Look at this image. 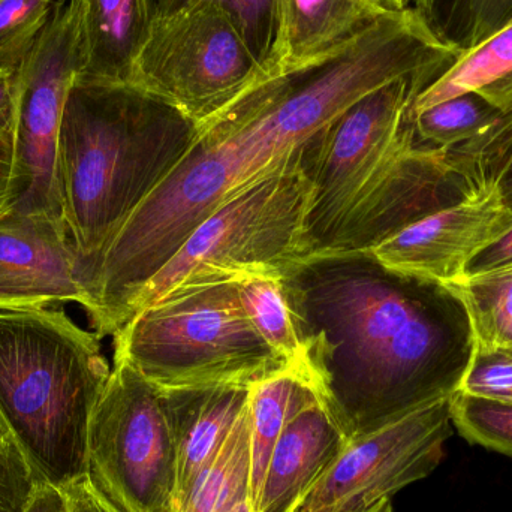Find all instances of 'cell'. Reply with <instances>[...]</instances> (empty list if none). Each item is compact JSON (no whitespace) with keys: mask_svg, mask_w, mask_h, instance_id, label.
I'll list each match as a JSON object with an SVG mask.
<instances>
[{"mask_svg":"<svg viewBox=\"0 0 512 512\" xmlns=\"http://www.w3.org/2000/svg\"><path fill=\"white\" fill-rule=\"evenodd\" d=\"M280 280L301 376L348 441L459 391L474 331L447 286L390 270L369 251L309 255Z\"/></svg>","mask_w":512,"mask_h":512,"instance_id":"obj_1","label":"cell"},{"mask_svg":"<svg viewBox=\"0 0 512 512\" xmlns=\"http://www.w3.org/2000/svg\"><path fill=\"white\" fill-rule=\"evenodd\" d=\"M387 80L381 54L355 39L312 65L256 81L200 125L179 167L123 225L96 267V318L108 327L125 322L138 292L224 201L285 167Z\"/></svg>","mask_w":512,"mask_h":512,"instance_id":"obj_2","label":"cell"},{"mask_svg":"<svg viewBox=\"0 0 512 512\" xmlns=\"http://www.w3.org/2000/svg\"><path fill=\"white\" fill-rule=\"evenodd\" d=\"M198 134L195 120L135 84L75 78L60 123L57 176L86 291L108 246Z\"/></svg>","mask_w":512,"mask_h":512,"instance_id":"obj_3","label":"cell"},{"mask_svg":"<svg viewBox=\"0 0 512 512\" xmlns=\"http://www.w3.org/2000/svg\"><path fill=\"white\" fill-rule=\"evenodd\" d=\"M101 337L63 309L0 310V430L39 484L87 475L90 418L110 378Z\"/></svg>","mask_w":512,"mask_h":512,"instance_id":"obj_4","label":"cell"},{"mask_svg":"<svg viewBox=\"0 0 512 512\" xmlns=\"http://www.w3.org/2000/svg\"><path fill=\"white\" fill-rule=\"evenodd\" d=\"M237 273L188 277L114 334V358L159 390L252 387L294 370L252 325Z\"/></svg>","mask_w":512,"mask_h":512,"instance_id":"obj_5","label":"cell"},{"mask_svg":"<svg viewBox=\"0 0 512 512\" xmlns=\"http://www.w3.org/2000/svg\"><path fill=\"white\" fill-rule=\"evenodd\" d=\"M300 153L301 149L285 167L224 201L138 292L126 322L195 274L224 271L280 276L307 258L313 188L301 171Z\"/></svg>","mask_w":512,"mask_h":512,"instance_id":"obj_6","label":"cell"},{"mask_svg":"<svg viewBox=\"0 0 512 512\" xmlns=\"http://www.w3.org/2000/svg\"><path fill=\"white\" fill-rule=\"evenodd\" d=\"M447 69L415 72L372 90L301 147V171L313 188L307 216L310 255L324 251L364 192L417 143L415 98Z\"/></svg>","mask_w":512,"mask_h":512,"instance_id":"obj_7","label":"cell"},{"mask_svg":"<svg viewBox=\"0 0 512 512\" xmlns=\"http://www.w3.org/2000/svg\"><path fill=\"white\" fill-rule=\"evenodd\" d=\"M87 478L120 512H177L179 450L164 393L114 358L87 436Z\"/></svg>","mask_w":512,"mask_h":512,"instance_id":"obj_8","label":"cell"},{"mask_svg":"<svg viewBox=\"0 0 512 512\" xmlns=\"http://www.w3.org/2000/svg\"><path fill=\"white\" fill-rule=\"evenodd\" d=\"M262 68L231 15L200 0L153 17L131 81L203 125L243 90Z\"/></svg>","mask_w":512,"mask_h":512,"instance_id":"obj_9","label":"cell"},{"mask_svg":"<svg viewBox=\"0 0 512 512\" xmlns=\"http://www.w3.org/2000/svg\"><path fill=\"white\" fill-rule=\"evenodd\" d=\"M80 68L77 8L74 0H56L47 27L18 72L14 171L6 203L63 215L57 144L66 98Z\"/></svg>","mask_w":512,"mask_h":512,"instance_id":"obj_10","label":"cell"},{"mask_svg":"<svg viewBox=\"0 0 512 512\" xmlns=\"http://www.w3.org/2000/svg\"><path fill=\"white\" fill-rule=\"evenodd\" d=\"M453 436L450 397L348 442L289 512H370L429 477Z\"/></svg>","mask_w":512,"mask_h":512,"instance_id":"obj_11","label":"cell"},{"mask_svg":"<svg viewBox=\"0 0 512 512\" xmlns=\"http://www.w3.org/2000/svg\"><path fill=\"white\" fill-rule=\"evenodd\" d=\"M475 197L445 150L415 143L364 192L340 222L324 252L370 251L418 219Z\"/></svg>","mask_w":512,"mask_h":512,"instance_id":"obj_12","label":"cell"},{"mask_svg":"<svg viewBox=\"0 0 512 512\" xmlns=\"http://www.w3.org/2000/svg\"><path fill=\"white\" fill-rule=\"evenodd\" d=\"M89 309L80 258L65 216L0 204V310L56 303Z\"/></svg>","mask_w":512,"mask_h":512,"instance_id":"obj_13","label":"cell"},{"mask_svg":"<svg viewBox=\"0 0 512 512\" xmlns=\"http://www.w3.org/2000/svg\"><path fill=\"white\" fill-rule=\"evenodd\" d=\"M511 228L512 210L475 195L418 219L369 252L397 273L447 285L462 279L469 261Z\"/></svg>","mask_w":512,"mask_h":512,"instance_id":"obj_14","label":"cell"},{"mask_svg":"<svg viewBox=\"0 0 512 512\" xmlns=\"http://www.w3.org/2000/svg\"><path fill=\"white\" fill-rule=\"evenodd\" d=\"M384 14L373 0H276V30L261 80L330 56Z\"/></svg>","mask_w":512,"mask_h":512,"instance_id":"obj_15","label":"cell"},{"mask_svg":"<svg viewBox=\"0 0 512 512\" xmlns=\"http://www.w3.org/2000/svg\"><path fill=\"white\" fill-rule=\"evenodd\" d=\"M348 442L319 397L304 405L288 421L274 445L254 511H291Z\"/></svg>","mask_w":512,"mask_h":512,"instance_id":"obj_16","label":"cell"},{"mask_svg":"<svg viewBox=\"0 0 512 512\" xmlns=\"http://www.w3.org/2000/svg\"><path fill=\"white\" fill-rule=\"evenodd\" d=\"M179 450L177 512L198 475L215 459L248 411L251 387L185 388L162 390Z\"/></svg>","mask_w":512,"mask_h":512,"instance_id":"obj_17","label":"cell"},{"mask_svg":"<svg viewBox=\"0 0 512 512\" xmlns=\"http://www.w3.org/2000/svg\"><path fill=\"white\" fill-rule=\"evenodd\" d=\"M81 41L77 78L129 83L155 17L153 0H74Z\"/></svg>","mask_w":512,"mask_h":512,"instance_id":"obj_18","label":"cell"},{"mask_svg":"<svg viewBox=\"0 0 512 512\" xmlns=\"http://www.w3.org/2000/svg\"><path fill=\"white\" fill-rule=\"evenodd\" d=\"M468 92L483 96L502 113L512 110V17L498 32L462 51L456 62L415 98L412 111Z\"/></svg>","mask_w":512,"mask_h":512,"instance_id":"obj_19","label":"cell"},{"mask_svg":"<svg viewBox=\"0 0 512 512\" xmlns=\"http://www.w3.org/2000/svg\"><path fill=\"white\" fill-rule=\"evenodd\" d=\"M315 397L318 394L312 385L295 370H286L252 385L249 393L252 505L280 433L288 421Z\"/></svg>","mask_w":512,"mask_h":512,"instance_id":"obj_20","label":"cell"},{"mask_svg":"<svg viewBox=\"0 0 512 512\" xmlns=\"http://www.w3.org/2000/svg\"><path fill=\"white\" fill-rule=\"evenodd\" d=\"M445 158L475 195H489L512 210V110L477 137L445 150Z\"/></svg>","mask_w":512,"mask_h":512,"instance_id":"obj_21","label":"cell"},{"mask_svg":"<svg viewBox=\"0 0 512 512\" xmlns=\"http://www.w3.org/2000/svg\"><path fill=\"white\" fill-rule=\"evenodd\" d=\"M251 501V421L248 411L215 459L198 475L179 512H230Z\"/></svg>","mask_w":512,"mask_h":512,"instance_id":"obj_22","label":"cell"},{"mask_svg":"<svg viewBox=\"0 0 512 512\" xmlns=\"http://www.w3.org/2000/svg\"><path fill=\"white\" fill-rule=\"evenodd\" d=\"M445 286L465 306L475 345H512V264Z\"/></svg>","mask_w":512,"mask_h":512,"instance_id":"obj_23","label":"cell"},{"mask_svg":"<svg viewBox=\"0 0 512 512\" xmlns=\"http://www.w3.org/2000/svg\"><path fill=\"white\" fill-rule=\"evenodd\" d=\"M239 294L259 336L300 373L301 348L291 307L277 274L242 273ZM301 375V373H300Z\"/></svg>","mask_w":512,"mask_h":512,"instance_id":"obj_24","label":"cell"},{"mask_svg":"<svg viewBox=\"0 0 512 512\" xmlns=\"http://www.w3.org/2000/svg\"><path fill=\"white\" fill-rule=\"evenodd\" d=\"M414 113V111H412ZM483 96L474 92L454 96L414 113L415 138L424 146L451 149L477 137L501 117Z\"/></svg>","mask_w":512,"mask_h":512,"instance_id":"obj_25","label":"cell"},{"mask_svg":"<svg viewBox=\"0 0 512 512\" xmlns=\"http://www.w3.org/2000/svg\"><path fill=\"white\" fill-rule=\"evenodd\" d=\"M450 415L469 444L512 459V406L456 391L450 397Z\"/></svg>","mask_w":512,"mask_h":512,"instance_id":"obj_26","label":"cell"},{"mask_svg":"<svg viewBox=\"0 0 512 512\" xmlns=\"http://www.w3.org/2000/svg\"><path fill=\"white\" fill-rule=\"evenodd\" d=\"M54 0H0V71L20 69L53 15Z\"/></svg>","mask_w":512,"mask_h":512,"instance_id":"obj_27","label":"cell"},{"mask_svg":"<svg viewBox=\"0 0 512 512\" xmlns=\"http://www.w3.org/2000/svg\"><path fill=\"white\" fill-rule=\"evenodd\" d=\"M156 14H171L200 0H153ZM233 18L259 63L265 62L276 30V0H213Z\"/></svg>","mask_w":512,"mask_h":512,"instance_id":"obj_28","label":"cell"},{"mask_svg":"<svg viewBox=\"0 0 512 512\" xmlns=\"http://www.w3.org/2000/svg\"><path fill=\"white\" fill-rule=\"evenodd\" d=\"M459 391L512 406V345H475Z\"/></svg>","mask_w":512,"mask_h":512,"instance_id":"obj_29","label":"cell"},{"mask_svg":"<svg viewBox=\"0 0 512 512\" xmlns=\"http://www.w3.org/2000/svg\"><path fill=\"white\" fill-rule=\"evenodd\" d=\"M430 32L445 45L466 51L474 36V0H411Z\"/></svg>","mask_w":512,"mask_h":512,"instance_id":"obj_30","label":"cell"},{"mask_svg":"<svg viewBox=\"0 0 512 512\" xmlns=\"http://www.w3.org/2000/svg\"><path fill=\"white\" fill-rule=\"evenodd\" d=\"M39 483L20 448L0 439V512H24Z\"/></svg>","mask_w":512,"mask_h":512,"instance_id":"obj_31","label":"cell"},{"mask_svg":"<svg viewBox=\"0 0 512 512\" xmlns=\"http://www.w3.org/2000/svg\"><path fill=\"white\" fill-rule=\"evenodd\" d=\"M511 17L512 0H474L472 47L498 32Z\"/></svg>","mask_w":512,"mask_h":512,"instance_id":"obj_32","label":"cell"},{"mask_svg":"<svg viewBox=\"0 0 512 512\" xmlns=\"http://www.w3.org/2000/svg\"><path fill=\"white\" fill-rule=\"evenodd\" d=\"M65 496L66 512H120L90 483L87 475L62 489Z\"/></svg>","mask_w":512,"mask_h":512,"instance_id":"obj_33","label":"cell"},{"mask_svg":"<svg viewBox=\"0 0 512 512\" xmlns=\"http://www.w3.org/2000/svg\"><path fill=\"white\" fill-rule=\"evenodd\" d=\"M510 264H512V228L508 233H505L501 239L496 240L492 245L478 252V254L469 261V264L466 265L465 276L484 273V271Z\"/></svg>","mask_w":512,"mask_h":512,"instance_id":"obj_34","label":"cell"},{"mask_svg":"<svg viewBox=\"0 0 512 512\" xmlns=\"http://www.w3.org/2000/svg\"><path fill=\"white\" fill-rule=\"evenodd\" d=\"M18 72L20 69L0 71V135L11 138L17 110Z\"/></svg>","mask_w":512,"mask_h":512,"instance_id":"obj_35","label":"cell"},{"mask_svg":"<svg viewBox=\"0 0 512 512\" xmlns=\"http://www.w3.org/2000/svg\"><path fill=\"white\" fill-rule=\"evenodd\" d=\"M24 512H66L65 496L56 487L39 484Z\"/></svg>","mask_w":512,"mask_h":512,"instance_id":"obj_36","label":"cell"},{"mask_svg":"<svg viewBox=\"0 0 512 512\" xmlns=\"http://www.w3.org/2000/svg\"><path fill=\"white\" fill-rule=\"evenodd\" d=\"M14 171V149L12 138L0 135V204L8 198Z\"/></svg>","mask_w":512,"mask_h":512,"instance_id":"obj_37","label":"cell"},{"mask_svg":"<svg viewBox=\"0 0 512 512\" xmlns=\"http://www.w3.org/2000/svg\"><path fill=\"white\" fill-rule=\"evenodd\" d=\"M373 2L378 3L387 12L405 11L411 6V0H373Z\"/></svg>","mask_w":512,"mask_h":512,"instance_id":"obj_38","label":"cell"},{"mask_svg":"<svg viewBox=\"0 0 512 512\" xmlns=\"http://www.w3.org/2000/svg\"><path fill=\"white\" fill-rule=\"evenodd\" d=\"M230 512H255L254 511V505H252V502L249 501V499H245V501L240 502V504H237L236 507L233 508Z\"/></svg>","mask_w":512,"mask_h":512,"instance_id":"obj_39","label":"cell"},{"mask_svg":"<svg viewBox=\"0 0 512 512\" xmlns=\"http://www.w3.org/2000/svg\"><path fill=\"white\" fill-rule=\"evenodd\" d=\"M370 512H394L393 505H391V501H385L382 502L381 505H378V507L375 508V510H372Z\"/></svg>","mask_w":512,"mask_h":512,"instance_id":"obj_40","label":"cell"},{"mask_svg":"<svg viewBox=\"0 0 512 512\" xmlns=\"http://www.w3.org/2000/svg\"><path fill=\"white\" fill-rule=\"evenodd\" d=\"M3 438V433H2V430H0V439Z\"/></svg>","mask_w":512,"mask_h":512,"instance_id":"obj_41","label":"cell"}]
</instances>
